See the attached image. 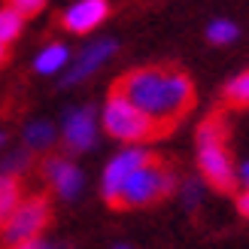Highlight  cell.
Listing matches in <instances>:
<instances>
[{"mask_svg": "<svg viewBox=\"0 0 249 249\" xmlns=\"http://www.w3.org/2000/svg\"><path fill=\"white\" fill-rule=\"evenodd\" d=\"M113 91L122 94L124 101H131L140 113L158 128L164 137L179 124L182 116H189L195 107V85L185 76V70L173 64H152L124 73L116 79Z\"/></svg>", "mask_w": 249, "mask_h": 249, "instance_id": "cell-1", "label": "cell"}, {"mask_svg": "<svg viewBox=\"0 0 249 249\" xmlns=\"http://www.w3.org/2000/svg\"><path fill=\"white\" fill-rule=\"evenodd\" d=\"M197 167L216 192H237V167H234V155L222 137L216 113H210L207 122H201V128H197Z\"/></svg>", "mask_w": 249, "mask_h": 249, "instance_id": "cell-2", "label": "cell"}, {"mask_svg": "<svg viewBox=\"0 0 249 249\" xmlns=\"http://www.w3.org/2000/svg\"><path fill=\"white\" fill-rule=\"evenodd\" d=\"M173 173L167 170V164L161 161L158 155H152L143 167H137L128 179H124L122 192L116 197V207L113 210H128V207H146V204H155L161 201L164 195L173 192Z\"/></svg>", "mask_w": 249, "mask_h": 249, "instance_id": "cell-3", "label": "cell"}, {"mask_svg": "<svg viewBox=\"0 0 249 249\" xmlns=\"http://www.w3.org/2000/svg\"><path fill=\"white\" fill-rule=\"evenodd\" d=\"M104 131L122 143H146V140H158L161 137L155 124L116 91H109L107 107H104Z\"/></svg>", "mask_w": 249, "mask_h": 249, "instance_id": "cell-4", "label": "cell"}, {"mask_svg": "<svg viewBox=\"0 0 249 249\" xmlns=\"http://www.w3.org/2000/svg\"><path fill=\"white\" fill-rule=\"evenodd\" d=\"M216 119L222 124V137L234 155V167H237V182L249 189V107L243 109H228L219 107Z\"/></svg>", "mask_w": 249, "mask_h": 249, "instance_id": "cell-5", "label": "cell"}, {"mask_svg": "<svg viewBox=\"0 0 249 249\" xmlns=\"http://www.w3.org/2000/svg\"><path fill=\"white\" fill-rule=\"evenodd\" d=\"M52 219V207H49L46 195H34L28 201H21L16 207V213L9 216V222L3 225V237L6 243H24V240H36L40 231L49 225Z\"/></svg>", "mask_w": 249, "mask_h": 249, "instance_id": "cell-6", "label": "cell"}, {"mask_svg": "<svg viewBox=\"0 0 249 249\" xmlns=\"http://www.w3.org/2000/svg\"><path fill=\"white\" fill-rule=\"evenodd\" d=\"M149 158H152V152H146V149H137V146H134V149H124V152H119V155L107 164V170H104V197H107L109 207H116V197H119V192H122L124 179H128L137 167H143Z\"/></svg>", "mask_w": 249, "mask_h": 249, "instance_id": "cell-7", "label": "cell"}, {"mask_svg": "<svg viewBox=\"0 0 249 249\" xmlns=\"http://www.w3.org/2000/svg\"><path fill=\"white\" fill-rule=\"evenodd\" d=\"M97 140V119L91 107H73L64 116V146L70 152H85Z\"/></svg>", "mask_w": 249, "mask_h": 249, "instance_id": "cell-8", "label": "cell"}, {"mask_svg": "<svg viewBox=\"0 0 249 249\" xmlns=\"http://www.w3.org/2000/svg\"><path fill=\"white\" fill-rule=\"evenodd\" d=\"M109 16V3L107 0H79L70 9L61 12V28L70 34H89L97 24H104Z\"/></svg>", "mask_w": 249, "mask_h": 249, "instance_id": "cell-9", "label": "cell"}, {"mask_svg": "<svg viewBox=\"0 0 249 249\" xmlns=\"http://www.w3.org/2000/svg\"><path fill=\"white\" fill-rule=\"evenodd\" d=\"M113 52H116V40H97L91 46H85L76 58V64H73L70 73L64 76V85H76L82 79H89L97 67H104L107 61L113 58Z\"/></svg>", "mask_w": 249, "mask_h": 249, "instance_id": "cell-10", "label": "cell"}, {"mask_svg": "<svg viewBox=\"0 0 249 249\" xmlns=\"http://www.w3.org/2000/svg\"><path fill=\"white\" fill-rule=\"evenodd\" d=\"M43 173H46V179L55 185V192L61 197H76L82 192V170L76 164H70L67 158H46L43 161Z\"/></svg>", "mask_w": 249, "mask_h": 249, "instance_id": "cell-11", "label": "cell"}, {"mask_svg": "<svg viewBox=\"0 0 249 249\" xmlns=\"http://www.w3.org/2000/svg\"><path fill=\"white\" fill-rule=\"evenodd\" d=\"M21 204V179L0 173V228L9 222V216L16 213V207Z\"/></svg>", "mask_w": 249, "mask_h": 249, "instance_id": "cell-12", "label": "cell"}, {"mask_svg": "<svg viewBox=\"0 0 249 249\" xmlns=\"http://www.w3.org/2000/svg\"><path fill=\"white\" fill-rule=\"evenodd\" d=\"M67 58H70V49L64 43H49L40 55H36L34 61V70L36 73H58L61 67L67 64Z\"/></svg>", "mask_w": 249, "mask_h": 249, "instance_id": "cell-13", "label": "cell"}, {"mask_svg": "<svg viewBox=\"0 0 249 249\" xmlns=\"http://www.w3.org/2000/svg\"><path fill=\"white\" fill-rule=\"evenodd\" d=\"M222 107H228V109L249 107V70L240 73V76H234L225 85V91H222Z\"/></svg>", "mask_w": 249, "mask_h": 249, "instance_id": "cell-14", "label": "cell"}, {"mask_svg": "<svg viewBox=\"0 0 249 249\" xmlns=\"http://www.w3.org/2000/svg\"><path fill=\"white\" fill-rule=\"evenodd\" d=\"M55 143V128L49 122H31L24 128V146L28 149H49Z\"/></svg>", "mask_w": 249, "mask_h": 249, "instance_id": "cell-15", "label": "cell"}, {"mask_svg": "<svg viewBox=\"0 0 249 249\" xmlns=\"http://www.w3.org/2000/svg\"><path fill=\"white\" fill-rule=\"evenodd\" d=\"M207 40L213 43V46H228L237 40V24L228 21V18H216V21H210L207 24Z\"/></svg>", "mask_w": 249, "mask_h": 249, "instance_id": "cell-16", "label": "cell"}, {"mask_svg": "<svg viewBox=\"0 0 249 249\" xmlns=\"http://www.w3.org/2000/svg\"><path fill=\"white\" fill-rule=\"evenodd\" d=\"M21 28H24V18L18 16L16 9H9V6L0 9V43L9 46V43L21 34Z\"/></svg>", "mask_w": 249, "mask_h": 249, "instance_id": "cell-17", "label": "cell"}, {"mask_svg": "<svg viewBox=\"0 0 249 249\" xmlns=\"http://www.w3.org/2000/svg\"><path fill=\"white\" fill-rule=\"evenodd\" d=\"M6 6L16 9L21 18H31V16H36V12L46 6V0H6Z\"/></svg>", "mask_w": 249, "mask_h": 249, "instance_id": "cell-18", "label": "cell"}, {"mask_svg": "<svg viewBox=\"0 0 249 249\" xmlns=\"http://www.w3.org/2000/svg\"><path fill=\"white\" fill-rule=\"evenodd\" d=\"M24 167H28V152H16L3 161V173H9V177H16V170H24Z\"/></svg>", "mask_w": 249, "mask_h": 249, "instance_id": "cell-19", "label": "cell"}, {"mask_svg": "<svg viewBox=\"0 0 249 249\" xmlns=\"http://www.w3.org/2000/svg\"><path fill=\"white\" fill-rule=\"evenodd\" d=\"M182 195H185V204L195 207V204H197V197H201V182H197V179L185 182V185H182Z\"/></svg>", "mask_w": 249, "mask_h": 249, "instance_id": "cell-20", "label": "cell"}, {"mask_svg": "<svg viewBox=\"0 0 249 249\" xmlns=\"http://www.w3.org/2000/svg\"><path fill=\"white\" fill-rule=\"evenodd\" d=\"M9 249H55V246H49L43 240H24V243H12Z\"/></svg>", "mask_w": 249, "mask_h": 249, "instance_id": "cell-21", "label": "cell"}, {"mask_svg": "<svg viewBox=\"0 0 249 249\" xmlns=\"http://www.w3.org/2000/svg\"><path fill=\"white\" fill-rule=\"evenodd\" d=\"M237 210H240V216L249 219V189H243V192L237 195Z\"/></svg>", "mask_w": 249, "mask_h": 249, "instance_id": "cell-22", "label": "cell"}, {"mask_svg": "<svg viewBox=\"0 0 249 249\" xmlns=\"http://www.w3.org/2000/svg\"><path fill=\"white\" fill-rule=\"evenodd\" d=\"M6 61H9V46H3V43H0V67H3Z\"/></svg>", "mask_w": 249, "mask_h": 249, "instance_id": "cell-23", "label": "cell"}, {"mask_svg": "<svg viewBox=\"0 0 249 249\" xmlns=\"http://www.w3.org/2000/svg\"><path fill=\"white\" fill-rule=\"evenodd\" d=\"M116 249H131V246H124V243H122V246H116Z\"/></svg>", "mask_w": 249, "mask_h": 249, "instance_id": "cell-24", "label": "cell"}]
</instances>
